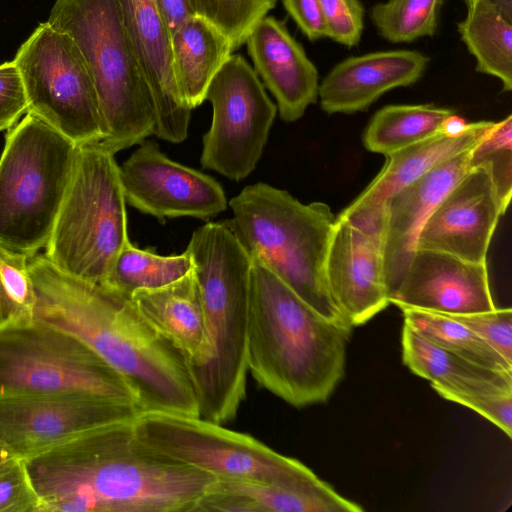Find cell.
I'll use <instances>...</instances> for the list:
<instances>
[{
  "instance_id": "6",
  "label": "cell",
  "mask_w": 512,
  "mask_h": 512,
  "mask_svg": "<svg viewBox=\"0 0 512 512\" xmlns=\"http://www.w3.org/2000/svg\"><path fill=\"white\" fill-rule=\"evenodd\" d=\"M47 22L73 39L87 65L103 123L100 143L116 154L152 135L151 96L118 0H55Z\"/></svg>"
},
{
  "instance_id": "12",
  "label": "cell",
  "mask_w": 512,
  "mask_h": 512,
  "mask_svg": "<svg viewBox=\"0 0 512 512\" xmlns=\"http://www.w3.org/2000/svg\"><path fill=\"white\" fill-rule=\"evenodd\" d=\"M213 109L203 136L200 163L239 182L256 168L277 113L257 73L240 55H230L205 95Z\"/></svg>"
},
{
  "instance_id": "44",
  "label": "cell",
  "mask_w": 512,
  "mask_h": 512,
  "mask_svg": "<svg viewBox=\"0 0 512 512\" xmlns=\"http://www.w3.org/2000/svg\"><path fill=\"white\" fill-rule=\"evenodd\" d=\"M18 459L14 452L0 439V470Z\"/></svg>"
},
{
  "instance_id": "1",
  "label": "cell",
  "mask_w": 512,
  "mask_h": 512,
  "mask_svg": "<svg viewBox=\"0 0 512 512\" xmlns=\"http://www.w3.org/2000/svg\"><path fill=\"white\" fill-rule=\"evenodd\" d=\"M24 461L39 512H193L216 480L145 448L132 421L92 429Z\"/></svg>"
},
{
  "instance_id": "9",
  "label": "cell",
  "mask_w": 512,
  "mask_h": 512,
  "mask_svg": "<svg viewBox=\"0 0 512 512\" xmlns=\"http://www.w3.org/2000/svg\"><path fill=\"white\" fill-rule=\"evenodd\" d=\"M58 392L138 407L122 376L75 336L35 317L0 320V396Z\"/></svg>"
},
{
  "instance_id": "25",
  "label": "cell",
  "mask_w": 512,
  "mask_h": 512,
  "mask_svg": "<svg viewBox=\"0 0 512 512\" xmlns=\"http://www.w3.org/2000/svg\"><path fill=\"white\" fill-rule=\"evenodd\" d=\"M140 314L186 358L199 348L204 333L201 295L193 269L166 286L130 297Z\"/></svg>"
},
{
  "instance_id": "42",
  "label": "cell",
  "mask_w": 512,
  "mask_h": 512,
  "mask_svg": "<svg viewBox=\"0 0 512 512\" xmlns=\"http://www.w3.org/2000/svg\"><path fill=\"white\" fill-rule=\"evenodd\" d=\"M467 10L482 8L498 11L512 18V0H464Z\"/></svg>"
},
{
  "instance_id": "4",
  "label": "cell",
  "mask_w": 512,
  "mask_h": 512,
  "mask_svg": "<svg viewBox=\"0 0 512 512\" xmlns=\"http://www.w3.org/2000/svg\"><path fill=\"white\" fill-rule=\"evenodd\" d=\"M203 307L204 333L187 359L199 416L232 420L246 397L252 260L227 222H207L187 245Z\"/></svg>"
},
{
  "instance_id": "13",
  "label": "cell",
  "mask_w": 512,
  "mask_h": 512,
  "mask_svg": "<svg viewBox=\"0 0 512 512\" xmlns=\"http://www.w3.org/2000/svg\"><path fill=\"white\" fill-rule=\"evenodd\" d=\"M134 404L80 392L0 396V439L22 460L87 431L133 421Z\"/></svg>"
},
{
  "instance_id": "43",
  "label": "cell",
  "mask_w": 512,
  "mask_h": 512,
  "mask_svg": "<svg viewBox=\"0 0 512 512\" xmlns=\"http://www.w3.org/2000/svg\"><path fill=\"white\" fill-rule=\"evenodd\" d=\"M469 125L470 123L453 113L443 122L441 132L449 136H459L468 129Z\"/></svg>"
},
{
  "instance_id": "30",
  "label": "cell",
  "mask_w": 512,
  "mask_h": 512,
  "mask_svg": "<svg viewBox=\"0 0 512 512\" xmlns=\"http://www.w3.org/2000/svg\"><path fill=\"white\" fill-rule=\"evenodd\" d=\"M404 323L434 343L488 369L512 373L507 362L488 343L453 318L425 310L400 308Z\"/></svg>"
},
{
  "instance_id": "33",
  "label": "cell",
  "mask_w": 512,
  "mask_h": 512,
  "mask_svg": "<svg viewBox=\"0 0 512 512\" xmlns=\"http://www.w3.org/2000/svg\"><path fill=\"white\" fill-rule=\"evenodd\" d=\"M193 12L219 28L233 49L246 42L254 26L275 7L277 0H188Z\"/></svg>"
},
{
  "instance_id": "15",
  "label": "cell",
  "mask_w": 512,
  "mask_h": 512,
  "mask_svg": "<svg viewBox=\"0 0 512 512\" xmlns=\"http://www.w3.org/2000/svg\"><path fill=\"white\" fill-rule=\"evenodd\" d=\"M119 172L126 204L159 220L207 219L228 206L220 183L170 159L153 141L140 143Z\"/></svg>"
},
{
  "instance_id": "24",
  "label": "cell",
  "mask_w": 512,
  "mask_h": 512,
  "mask_svg": "<svg viewBox=\"0 0 512 512\" xmlns=\"http://www.w3.org/2000/svg\"><path fill=\"white\" fill-rule=\"evenodd\" d=\"M171 47L177 85L192 110L205 100L211 80L234 49L219 28L196 14L172 33Z\"/></svg>"
},
{
  "instance_id": "32",
  "label": "cell",
  "mask_w": 512,
  "mask_h": 512,
  "mask_svg": "<svg viewBox=\"0 0 512 512\" xmlns=\"http://www.w3.org/2000/svg\"><path fill=\"white\" fill-rule=\"evenodd\" d=\"M469 164L470 168L484 167L489 171L505 213L512 195V115L493 122L470 149Z\"/></svg>"
},
{
  "instance_id": "40",
  "label": "cell",
  "mask_w": 512,
  "mask_h": 512,
  "mask_svg": "<svg viewBox=\"0 0 512 512\" xmlns=\"http://www.w3.org/2000/svg\"><path fill=\"white\" fill-rule=\"evenodd\" d=\"M283 4L302 33L310 41L325 37L319 0H283Z\"/></svg>"
},
{
  "instance_id": "41",
  "label": "cell",
  "mask_w": 512,
  "mask_h": 512,
  "mask_svg": "<svg viewBox=\"0 0 512 512\" xmlns=\"http://www.w3.org/2000/svg\"><path fill=\"white\" fill-rule=\"evenodd\" d=\"M171 35L189 17L195 15L188 0H154Z\"/></svg>"
},
{
  "instance_id": "28",
  "label": "cell",
  "mask_w": 512,
  "mask_h": 512,
  "mask_svg": "<svg viewBox=\"0 0 512 512\" xmlns=\"http://www.w3.org/2000/svg\"><path fill=\"white\" fill-rule=\"evenodd\" d=\"M461 40L476 60V70L512 90V18L491 9L467 10L457 25Z\"/></svg>"
},
{
  "instance_id": "23",
  "label": "cell",
  "mask_w": 512,
  "mask_h": 512,
  "mask_svg": "<svg viewBox=\"0 0 512 512\" xmlns=\"http://www.w3.org/2000/svg\"><path fill=\"white\" fill-rule=\"evenodd\" d=\"M491 121L470 123L459 136L439 132L388 156L386 164L367 188L341 213L352 214L385 207L395 193L444 161L470 150L492 126Z\"/></svg>"
},
{
  "instance_id": "2",
  "label": "cell",
  "mask_w": 512,
  "mask_h": 512,
  "mask_svg": "<svg viewBox=\"0 0 512 512\" xmlns=\"http://www.w3.org/2000/svg\"><path fill=\"white\" fill-rule=\"evenodd\" d=\"M34 317L75 336L127 382L142 412L199 416L184 355L140 314L130 298L74 277L44 254L29 257Z\"/></svg>"
},
{
  "instance_id": "38",
  "label": "cell",
  "mask_w": 512,
  "mask_h": 512,
  "mask_svg": "<svg viewBox=\"0 0 512 512\" xmlns=\"http://www.w3.org/2000/svg\"><path fill=\"white\" fill-rule=\"evenodd\" d=\"M39 506L24 460L18 459L0 470V512H39Z\"/></svg>"
},
{
  "instance_id": "21",
  "label": "cell",
  "mask_w": 512,
  "mask_h": 512,
  "mask_svg": "<svg viewBox=\"0 0 512 512\" xmlns=\"http://www.w3.org/2000/svg\"><path fill=\"white\" fill-rule=\"evenodd\" d=\"M429 59L413 50L367 53L336 64L319 83L318 98L328 114L367 109L384 93L417 82Z\"/></svg>"
},
{
  "instance_id": "37",
  "label": "cell",
  "mask_w": 512,
  "mask_h": 512,
  "mask_svg": "<svg viewBox=\"0 0 512 512\" xmlns=\"http://www.w3.org/2000/svg\"><path fill=\"white\" fill-rule=\"evenodd\" d=\"M447 316L472 330L495 351H497L507 362L512 364L511 308H495L490 311Z\"/></svg>"
},
{
  "instance_id": "11",
  "label": "cell",
  "mask_w": 512,
  "mask_h": 512,
  "mask_svg": "<svg viewBox=\"0 0 512 512\" xmlns=\"http://www.w3.org/2000/svg\"><path fill=\"white\" fill-rule=\"evenodd\" d=\"M17 65L34 114L76 145L101 142L104 129L87 65L73 39L41 23L19 47Z\"/></svg>"
},
{
  "instance_id": "16",
  "label": "cell",
  "mask_w": 512,
  "mask_h": 512,
  "mask_svg": "<svg viewBox=\"0 0 512 512\" xmlns=\"http://www.w3.org/2000/svg\"><path fill=\"white\" fill-rule=\"evenodd\" d=\"M503 214L489 171L472 167L434 209L420 232L417 249L486 263L493 233Z\"/></svg>"
},
{
  "instance_id": "29",
  "label": "cell",
  "mask_w": 512,
  "mask_h": 512,
  "mask_svg": "<svg viewBox=\"0 0 512 512\" xmlns=\"http://www.w3.org/2000/svg\"><path fill=\"white\" fill-rule=\"evenodd\" d=\"M193 269L190 253L163 256L140 249L130 240L114 259L102 286L130 298L141 290L157 289L171 284Z\"/></svg>"
},
{
  "instance_id": "18",
  "label": "cell",
  "mask_w": 512,
  "mask_h": 512,
  "mask_svg": "<svg viewBox=\"0 0 512 512\" xmlns=\"http://www.w3.org/2000/svg\"><path fill=\"white\" fill-rule=\"evenodd\" d=\"M390 304L444 315L472 314L496 308L486 263L429 249H416Z\"/></svg>"
},
{
  "instance_id": "22",
  "label": "cell",
  "mask_w": 512,
  "mask_h": 512,
  "mask_svg": "<svg viewBox=\"0 0 512 512\" xmlns=\"http://www.w3.org/2000/svg\"><path fill=\"white\" fill-rule=\"evenodd\" d=\"M319 479L307 484L216 479L193 512H359Z\"/></svg>"
},
{
  "instance_id": "26",
  "label": "cell",
  "mask_w": 512,
  "mask_h": 512,
  "mask_svg": "<svg viewBox=\"0 0 512 512\" xmlns=\"http://www.w3.org/2000/svg\"><path fill=\"white\" fill-rule=\"evenodd\" d=\"M402 358L416 375L431 382V387H467L488 383H512V373L479 366L434 343L404 323Z\"/></svg>"
},
{
  "instance_id": "10",
  "label": "cell",
  "mask_w": 512,
  "mask_h": 512,
  "mask_svg": "<svg viewBox=\"0 0 512 512\" xmlns=\"http://www.w3.org/2000/svg\"><path fill=\"white\" fill-rule=\"evenodd\" d=\"M132 428L145 448L216 479L287 484L320 479L300 461L200 416L145 411L132 421Z\"/></svg>"
},
{
  "instance_id": "27",
  "label": "cell",
  "mask_w": 512,
  "mask_h": 512,
  "mask_svg": "<svg viewBox=\"0 0 512 512\" xmlns=\"http://www.w3.org/2000/svg\"><path fill=\"white\" fill-rule=\"evenodd\" d=\"M454 112L433 104L388 105L378 110L363 134L368 151L388 156L441 131Z\"/></svg>"
},
{
  "instance_id": "39",
  "label": "cell",
  "mask_w": 512,
  "mask_h": 512,
  "mask_svg": "<svg viewBox=\"0 0 512 512\" xmlns=\"http://www.w3.org/2000/svg\"><path fill=\"white\" fill-rule=\"evenodd\" d=\"M28 112V99L14 61L0 64V132L16 125Z\"/></svg>"
},
{
  "instance_id": "34",
  "label": "cell",
  "mask_w": 512,
  "mask_h": 512,
  "mask_svg": "<svg viewBox=\"0 0 512 512\" xmlns=\"http://www.w3.org/2000/svg\"><path fill=\"white\" fill-rule=\"evenodd\" d=\"M29 257L0 245V320L34 317L36 292Z\"/></svg>"
},
{
  "instance_id": "20",
  "label": "cell",
  "mask_w": 512,
  "mask_h": 512,
  "mask_svg": "<svg viewBox=\"0 0 512 512\" xmlns=\"http://www.w3.org/2000/svg\"><path fill=\"white\" fill-rule=\"evenodd\" d=\"M247 49L255 71L275 97L281 119H300L318 99L319 77L302 46L279 20L265 16L252 29Z\"/></svg>"
},
{
  "instance_id": "36",
  "label": "cell",
  "mask_w": 512,
  "mask_h": 512,
  "mask_svg": "<svg viewBox=\"0 0 512 512\" xmlns=\"http://www.w3.org/2000/svg\"><path fill=\"white\" fill-rule=\"evenodd\" d=\"M325 37L346 46L358 45L364 28L360 0H319Z\"/></svg>"
},
{
  "instance_id": "14",
  "label": "cell",
  "mask_w": 512,
  "mask_h": 512,
  "mask_svg": "<svg viewBox=\"0 0 512 512\" xmlns=\"http://www.w3.org/2000/svg\"><path fill=\"white\" fill-rule=\"evenodd\" d=\"M386 208L337 217L326 259L330 295L352 326L389 304L384 272Z\"/></svg>"
},
{
  "instance_id": "19",
  "label": "cell",
  "mask_w": 512,
  "mask_h": 512,
  "mask_svg": "<svg viewBox=\"0 0 512 512\" xmlns=\"http://www.w3.org/2000/svg\"><path fill=\"white\" fill-rule=\"evenodd\" d=\"M469 152L439 164L386 202L384 272L389 302L405 276L426 221L470 169Z\"/></svg>"
},
{
  "instance_id": "17",
  "label": "cell",
  "mask_w": 512,
  "mask_h": 512,
  "mask_svg": "<svg viewBox=\"0 0 512 512\" xmlns=\"http://www.w3.org/2000/svg\"><path fill=\"white\" fill-rule=\"evenodd\" d=\"M122 20L149 90L155 115L154 135L170 143L188 136L191 109L175 78L171 33L154 0H118Z\"/></svg>"
},
{
  "instance_id": "5",
  "label": "cell",
  "mask_w": 512,
  "mask_h": 512,
  "mask_svg": "<svg viewBox=\"0 0 512 512\" xmlns=\"http://www.w3.org/2000/svg\"><path fill=\"white\" fill-rule=\"evenodd\" d=\"M228 206L232 217L226 222L251 260L264 265L326 319L349 324L326 279L337 220L329 205L303 204L286 190L257 182L245 186Z\"/></svg>"
},
{
  "instance_id": "8",
  "label": "cell",
  "mask_w": 512,
  "mask_h": 512,
  "mask_svg": "<svg viewBox=\"0 0 512 512\" xmlns=\"http://www.w3.org/2000/svg\"><path fill=\"white\" fill-rule=\"evenodd\" d=\"M114 155L100 142L78 145L43 253L60 270L96 284H102L129 241L126 201Z\"/></svg>"
},
{
  "instance_id": "7",
  "label": "cell",
  "mask_w": 512,
  "mask_h": 512,
  "mask_svg": "<svg viewBox=\"0 0 512 512\" xmlns=\"http://www.w3.org/2000/svg\"><path fill=\"white\" fill-rule=\"evenodd\" d=\"M77 147L30 112L8 130L0 156V245L29 256L45 248Z\"/></svg>"
},
{
  "instance_id": "3",
  "label": "cell",
  "mask_w": 512,
  "mask_h": 512,
  "mask_svg": "<svg viewBox=\"0 0 512 512\" xmlns=\"http://www.w3.org/2000/svg\"><path fill=\"white\" fill-rule=\"evenodd\" d=\"M352 328L252 260L247 365L263 388L294 407L325 402L344 375Z\"/></svg>"
},
{
  "instance_id": "35",
  "label": "cell",
  "mask_w": 512,
  "mask_h": 512,
  "mask_svg": "<svg viewBox=\"0 0 512 512\" xmlns=\"http://www.w3.org/2000/svg\"><path fill=\"white\" fill-rule=\"evenodd\" d=\"M441 397L474 410L512 436V383L432 387Z\"/></svg>"
},
{
  "instance_id": "31",
  "label": "cell",
  "mask_w": 512,
  "mask_h": 512,
  "mask_svg": "<svg viewBox=\"0 0 512 512\" xmlns=\"http://www.w3.org/2000/svg\"><path fill=\"white\" fill-rule=\"evenodd\" d=\"M442 3L443 0H386L373 6L371 20L385 40L408 43L435 34Z\"/></svg>"
}]
</instances>
